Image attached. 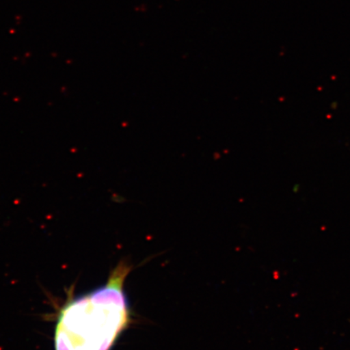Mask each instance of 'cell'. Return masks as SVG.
Here are the masks:
<instances>
[{"label":"cell","mask_w":350,"mask_h":350,"mask_svg":"<svg viewBox=\"0 0 350 350\" xmlns=\"http://www.w3.org/2000/svg\"><path fill=\"white\" fill-rule=\"evenodd\" d=\"M131 267L120 262L105 286L74 297L59 310L55 350H111L130 325L124 282Z\"/></svg>","instance_id":"obj_1"}]
</instances>
